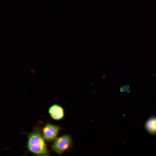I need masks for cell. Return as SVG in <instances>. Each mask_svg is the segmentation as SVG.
I'll list each match as a JSON object with an SVG mask.
<instances>
[{
	"label": "cell",
	"instance_id": "6da1fadb",
	"mask_svg": "<svg viewBox=\"0 0 156 156\" xmlns=\"http://www.w3.org/2000/svg\"><path fill=\"white\" fill-rule=\"evenodd\" d=\"M41 131V129L36 126L28 134L27 147L36 156H51Z\"/></svg>",
	"mask_w": 156,
	"mask_h": 156
},
{
	"label": "cell",
	"instance_id": "277c9868",
	"mask_svg": "<svg viewBox=\"0 0 156 156\" xmlns=\"http://www.w3.org/2000/svg\"><path fill=\"white\" fill-rule=\"evenodd\" d=\"M48 112L51 117L56 120H61L64 116L63 108L57 104L52 105L49 108Z\"/></svg>",
	"mask_w": 156,
	"mask_h": 156
},
{
	"label": "cell",
	"instance_id": "7a4b0ae2",
	"mask_svg": "<svg viewBox=\"0 0 156 156\" xmlns=\"http://www.w3.org/2000/svg\"><path fill=\"white\" fill-rule=\"evenodd\" d=\"M72 142L70 136L65 135L55 139L52 145V149L60 155L72 147Z\"/></svg>",
	"mask_w": 156,
	"mask_h": 156
},
{
	"label": "cell",
	"instance_id": "8992f818",
	"mask_svg": "<svg viewBox=\"0 0 156 156\" xmlns=\"http://www.w3.org/2000/svg\"><path fill=\"white\" fill-rule=\"evenodd\" d=\"M120 90L121 91L125 92H129L130 90L129 89V87L127 86L124 85L121 87Z\"/></svg>",
	"mask_w": 156,
	"mask_h": 156
},
{
	"label": "cell",
	"instance_id": "5b68a950",
	"mask_svg": "<svg viewBox=\"0 0 156 156\" xmlns=\"http://www.w3.org/2000/svg\"><path fill=\"white\" fill-rule=\"evenodd\" d=\"M145 127L146 130L151 134L156 133V117H151L146 122Z\"/></svg>",
	"mask_w": 156,
	"mask_h": 156
},
{
	"label": "cell",
	"instance_id": "3957f363",
	"mask_svg": "<svg viewBox=\"0 0 156 156\" xmlns=\"http://www.w3.org/2000/svg\"><path fill=\"white\" fill-rule=\"evenodd\" d=\"M60 129V126L48 123L42 129L41 133L44 140L50 142L55 139Z\"/></svg>",
	"mask_w": 156,
	"mask_h": 156
}]
</instances>
